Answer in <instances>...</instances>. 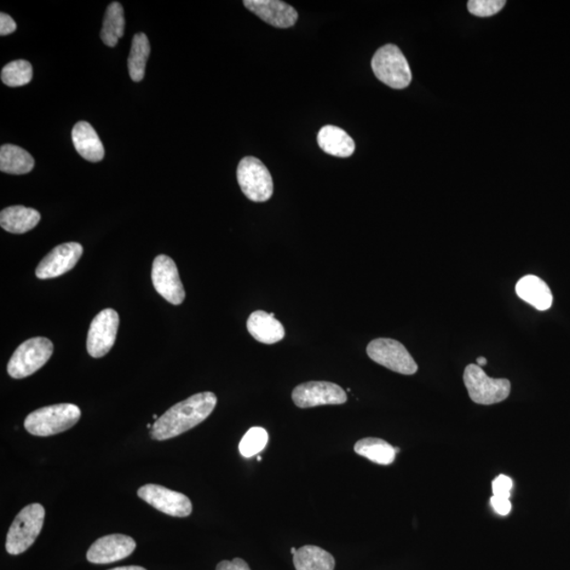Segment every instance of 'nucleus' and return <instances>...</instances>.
Instances as JSON below:
<instances>
[{"instance_id":"9","label":"nucleus","mask_w":570,"mask_h":570,"mask_svg":"<svg viewBox=\"0 0 570 570\" xmlns=\"http://www.w3.org/2000/svg\"><path fill=\"white\" fill-rule=\"evenodd\" d=\"M120 325V317L112 309L103 310L90 325L87 351L94 359H101L114 345Z\"/></svg>"},{"instance_id":"4","label":"nucleus","mask_w":570,"mask_h":570,"mask_svg":"<svg viewBox=\"0 0 570 570\" xmlns=\"http://www.w3.org/2000/svg\"><path fill=\"white\" fill-rule=\"evenodd\" d=\"M372 69L380 82L393 89H405L412 80L410 66L395 45H385L377 50L372 59Z\"/></svg>"},{"instance_id":"33","label":"nucleus","mask_w":570,"mask_h":570,"mask_svg":"<svg viewBox=\"0 0 570 570\" xmlns=\"http://www.w3.org/2000/svg\"><path fill=\"white\" fill-rule=\"evenodd\" d=\"M109 570H146V569L141 566H123V567H117V568H112Z\"/></svg>"},{"instance_id":"17","label":"nucleus","mask_w":570,"mask_h":570,"mask_svg":"<svg viewBox=\"0 0 570 570\" xmlns=\"http://www.w3.org/2000/svg\"><path fill=\"white\" fill-rule=\"evenodd\" d=\"M72 141L80 157L89 162H100L105 155L103 143L96 131L87 122H78L73 127Z\"/></svg>"},{"instance_id":"5","label":"nucleus","mask_w":570,"mask_h":570,"mask_svg":"<svg viewBox=\"0 0 570 570\" xmlns=\"http://www.w3.org/2000/svg\"><path fill=\"white\" fill-rule=\"evenodd\" d=\"M54 343L48 338L28 339L16 349L9 360V376L15 379L26 378L42 368L54 354Z\"/></svg>"},{"instance_id":"25","label":"nucleus","mask_w":570,"mask_h":570,"mask_svg":"<svg viewBox=\"0 0 570 570\" xmlns=\"http://www.w3.org/2000/svg\"><path fill=\"white\" fill-rule=\"evenodd\" d=\"M149 54H151V44L148 37L144 33L136 34L128 57L129 76L134 82H141L145 77Z\"/></svg>"},{"instance_id":"8","label":"nucleus","mask_w":570,"mask_h":570,"mask_svg":"<svg viewBox=\"0 0 570 570\" xmlns=\"http://www.w3.org/2000/svg\"><path fill=\"white\" fill-rule=\"evenodd\" d=\"M367 354L376 364L404 376H413L418 370L416 360L405 345L394 339H376L368 344Z\"/></svg>"},{"instance_id":"18","label":"nucleus","mask_w":570,"mask_h":570,"mask_svg":"<svg viewBox=\"0 0 570 570\" xmlns=\"http://www.w3.org/2000/svg\"><path fill=\"white\" fill-rule=\"evenodd\" d=\"M516 295L538 310H549L554 301L549 286L534 275H527L516 285Z\"/></svg>"},{"instance_id":"20","label":"nucleus","mask_w":570,"mask_h":570,"mask_svg":"<svg viewBox=\"0 0 570 570\" xmlns=\"http://www.w3.org/2000/svg\"><path fill=\"white\" fill-rule=\"evenodd\" d=\"M40 221L37 211L21 205L10 206L0 214V226L11 234L30 232Z\"/></svg>"},{"instance_id":"21","label":"nucleus","mask_w":570,"mask_h":570,"mask_svg":"<svg viewBox=\"0 0 570 570\" xmlns=\"http://www.w3.org/2000/svg\"><path fill=\"white\" fill-rule=\"evenodd\" d=\"M293 561L296 570H334L336 564L330 552L313 545L299 549Z\"/></svg>"},{"instance_id":"7","label":"nucleus","mask_w":570,"mask_h":570,"mask_svg":"<svg viewBox=\"0 0 570 570\" xmlns=\"http://www.w3.org/2000/svg\"><path fill=\"white\" fill-rule=\"evenodd\" d=\"M237 178L242 193L253 202H266L274 193L273 178L260 160L246 157L241 160Z\"/></svg>"},{"instance_id":"1","label":"nucleus","mask_w":570,"mask_h":570,"mask_svg":"<svg viewBox=\"0 0 570 570\" xmlns=\"http://www.w3.org/2000/svg\"><path fill=\"white\" fill-rule=\"evenodd\" d=\"M217 396L212 392H203L190 396L178 402L155 420L151 436L155 441L174 439L197 427L211 416L217 406Z\"/></svg>"},{"instance_id":"26","label":"nucleus","mask_w":570,"mask_h":570,"mask_svg":"<svg viewBox=\"0 0 570 570\" xmlns=\"http://www.w3.org/2000/svg\"><path fill=\"white\" fill-rule=\"evenodd\" d=\"M33 69L31 63L19 60L11 62L3 68L2 80L9 87H21L31 82Z\"/></svg>"},{"instance_id":"11","label":"nucleus","mask_w":570,"mask_h":570,"mask_svg":"<svg viewBox=\"0 0 570 570\" xmlns=\"http://www.w3.org/2000/svg\"><path fill=\"white\" fill-rule=\"evenodd\" d=\"M137 495L153 508L163 514L176 517H186L192 515L193 504L186 494L171 489L148 483L137 491Z\"/></svg>"},{"instance_id":"34","label":"nucleus","mask_w":570,"mask_h":570,"mask_svg":"<svg viewBox=\"0 0 570 570\" xmlns=\"http://www.w3.org/2000/svg\"><path fill=\"white\" fill-rule=\"evenodd\" d=\"M476 361H477V366L483 367L487 365V359H485V357H479V359H477Z\"/></svg>"},{"instance_id":"35","label":"nucleus","mask_w":570,"mask_h":570,"mask_svg":"<svg viewBox=\"0 0 570 570\" xmlns=\"http://www.w3.org/2000/svg\"><path fill=\"white\" fill-rule=\"evenodd\" d=\"M297 550L298 549H293H293H291V552H292L293 556L296 554Z\"/></svg>"},{"instance_id":"31","label":"nucleus","mask_w":570,"mask_h":570,"mask_svg":"<svg viewBox=\"0 0 570 570\" xmlns=\"http://www.w3.org/2000/svg\"><path fill=\"white\" fill-rule=\"evenodd\" d=\"M216 570H251L249 564L240 558L233 561H222L218 564Z\"/></svg>"},{"instance_id":"2","label":"nucleus","mask_w":570,"mask_h":570,"mask_svg":"<svg viewBox=\"0 0 570 570\" xmlns=\"http://www.w3.org/2000/svg\"><path fill=\"white\" fill-rule=\"evenodd\" d=\"M82 412L77 405L59 404L38 409L29 414L25 428L36 436H51L62 434L76 425Z\"/></svg>"},{"instance_id":"23","label":"nucleus","mask_w":570,"mask_h":570,"mask_svg":"<svg viewBox=\"0 0 570 570\" xmlns=\"http://www.w3.org/2000/svg\"><path fill=\"white\" fill-rule=\"evenodd\" d=\"M354 451L359 456L378 465H391L396 458L395 447L382 439H376V437H367V439L357 442Z\"/></svg>"},{"instance_id":"22","label":"nucleus","mask_w":570,"mask_h":570,"mask_svg":"<svg viewBox=\"0 0 570 570\" xmlns=\"http://www.w3.org/2000/svg\"><path fill=\"white\" fill-rule=\"evenodd\" d=\"M32 155L19 146L5 144L0 148V170L10 175H26L33 169Z\"/></svg>"},{"instance_id":"12","label":"nucleus","mask_w":570,"mask_h":570,"mask_svg":"<svg viewBox=\"0 0 570 570\" xmlns=\"http://www.w3.org/2000/svg\"><path fill=\"white\" fill-rule=\"evenodd\" d=\"M152 280L155 291L166 302L175 305L183 303L186 299V290H184L176 263L170 257L166 255L155 257Z\"/></svg>"},{"instance_id":"14","label":"nucleus","mask_w":570,"mask_h":570,"mask_svg":"<svg viewBox=\"0 0 570 570\" xmlns=\"http://www.w3.org/2000/svg\"><path fill=\"white\" fill-rule=\"evenodd\" d=\"M135 540L125 534H109L96 540L87 552V560L94 564H111L123 560L135 551Z\"/></svg>"},{"instance_id":"36","label":"nucleus","mask_w":570,"mask_h":570,"mask_svg":"<svg viewBox=\"0 0 570 570\" xmlns=\"http://www.w3.org/2000/svg\"><path fill=\"white\" fill-rule=\"evenodd\" d=\"M153 419H155V420H157V419L159 418V417H158V416H157V414H153Z\"/></svg>"},{"instance_id":"32","label":"nucleus","mask_w":570,"mask_h":570,"mask_svg":"<svg viewBox=\"0 0 570 570\" xmlns=\"http://www.w3.org/2000/svg\"><path fill=\"white\" fill-rule=\"evenodd\" d=\"M16 28V22L12 17L5 13L0 14V36H9V34L15 32Z\"/></svg>"},{"instance_id":"6","label":"nucleus","mask_w":570,"mask_h":570,"mask_svg":"<svg viewBox=\"0 0 570 570\" xmlns=\"http://www.w3.org/2000/svg\"><path fill=\"white\" fill-rule=\"evenodd\" d=\"M464 383L471 401L483 406L499 404L508 399L511 391L508 379L489 377L477 365L466 367Z\"/></svg>"},{"instance_id":"30","label":"nucleus","mask_w":570,"mask_h":570,"mask_svg":"<svg viewBox=\"0 0 570 570\" xmlns=\"http://www.w3.org/2000/svg\"><path fill=\"white\" fill-rule=\"evenodd\" d=\"M491 504L495 512L500 516H507L510 514L512 506L509 499L493 497L491 499Z\"/></svg>"},{"instance_id":"29","label":"nucleus","mask_w":570,"mask_h":570,"mask_svg":"<svg viewBox=\"0 0 570 570\" xmlns=\"http://www.w3.org/2000/svg\"><path fill=\"white\" fill-rule=\"evenodd\" d=\"M514 482L509 476L500 475L492 482V492L495 497L509 499Z\"/></svg>"},{"instance_id":"27","label":"nucleus","mask_w":570,"mask_h":570,"mask_svg":"<svg viewBox=\"0 0 570 570\" xmlns=\"http://www.w3.org/2000/svg\"><path fill=\"white\" fill-rule=\"evenodd\" d=\"M268 442V434L261 427H252L246 432L240 442L239 450L244 458H252L260 453Z\"/></svg>"},{"instance_id":"28","label":"nucleus","mask_w":570,"mask_h":570,"mask_svg":"<svg viewBox=\"0 0 570 570\" xmlns=\"http://www.w3.org/2000/svg\"><path fill=\"white\" fill-rule=\"evenodd\" d=\"M504 0H471L468 10L471 14L489 17L500 12L505 7Z\"/></svg>"},{"instance_id":"15","label":"nucleus","mask_w":570,"mask_h":570,"mask_svg":"<svg viewBox=\"0 0 570 570\" xmlns=\"http://www.w3.org/2000/svg\"><path fill=\"white\" fill-rule=\"evenodd\" d=\"M244 4L259 19L276 28L293 27L298 20L297 11L279 0H244Z\"/></svg>"},{"instance_id":"19","label":"nucleus","mask_w":570,"mask_h":570,"mask_svg":"<svg viewBox=\"0 0 570 570\" xmlns=\"http://www.w3.org/2000/svg\"><path fill=\"white\" fill-rule=\"evenodd\" d=\"M319 147L326 153L337 158H349L355 152V143L347 132L337 126L322 127L317 136Z\"/></svg>"},{"instance_id":"16","label":"nucleus","mask_w":570,"mask_h":570,"mask_svg":"<svg viewBox=\"0 0 570 570\" xmlns=\"http://www.w3.org/2000/svg\"><path fill=\"white\" fill-rule=\"evenodd\" d=\"M247 331L257 342L266 344L279 343L285 336V326L275 318L274 313L256 310L247 320Z\"/></svg>"},{"instance_id":"24","label":"nucleus","mask_w":570,"mask_h":570,"mask_svg":"<svg viewBox=\"0 0 570 570\" xmlns=\"http://www.w3.org/2000/svg\"><path fill=\"white\" fill-rule=\"evenodd\" d=\"M125 19L122 4L112 3L106 10L101 31L103 43L108 47H115L119 39L124 36Z\"/></svg>"},{"instance_id":"10","label":"nucleus","mask_w":570,"mask_h":570,"mask_svg":"<svg viewBox=\"0 0 570 570\" xmlns=\"http://www.w3.org/2000/svg\"><path fill=\"white\" fill-rule=\"evenodd\" d=\"M293 401L299 408L326 405H343L348 396L342 387L329 382H309L297 385L292 393Z\"/></svg>"},{"instance_id":"3","label":"nucleus","mask_w":570,"mask_h":570,"mask_svg":"<svg viewBox=\"0 0 570 570\" xmlns=\"http://www.w3.org/2000/svg\"><path fill=\"white\" fill-rule=\"evenodd\" d=\"M45 515V508L40 504L28 505L17 515L5 542V549L10 555H21L30 549L42 532Z\"/></svg>"},{"instance_id":"13","label":"nucleus","mask_w":570,"mask_h":570,"mask_svg":"<svg viewBox=\"0 0 570 570\" xmlns=\"http://www.w3.org/2000/svg\"><path fill=\"white\" fill-rule=\"evenodd\" d=\"M83 246L78 242H68L54 247L37 268L38 279H52L70 272L83 255Z\"/></svg>"}]
</instances>
